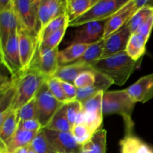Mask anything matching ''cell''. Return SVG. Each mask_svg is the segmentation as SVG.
I'll return each mask as SVG.
<instances>
[{"mask_svg":"<svg viewBox=\"0 0 153 153\" xmlns=\"http://www.w3.org/2000/svg\"><path fill=\"white\" fill-rule=\"evenodd\" d=\"M137 64L138 61H134L124 51L100 60L91 67L110 79L114 85L122 86L129 79Z\"/></svg>","mask_w":153,"mask_h":153,"instance_id":"cell-1","label":"cell"},{"mask_svg":"<svg viewBox=\"0 0 153 153\" xmlns=\"http://www.w3.org/2000/svg\"><path fill=\"white\" fill-rule=\"evenodd\" d=\"M135 104L126 89L107 91L103 94V114L120 115L125 122L126 134H131L134 127L131 115Z\"/></svg>","mask_w":153,"mask_h":153,"instance_id":"cell-2","label":"cell"},{"mask_svg":"<svg viewBox=\"0 0 153 153\" xmlns=\"http://www.w3.org/2000/svg\"><path fill=\"white\" fill-rule=\"evenodd\" d=\"M48 78L34 69L25 71L16 81V94L11 105V110L17 111L31 101L37 95Z\"/></svg>","mask_w":153,"mask_h":153,"instance_id":"cell-3","label":"cell"},{"mask_svg":"<svg viewBox=\"0 0 153 153\" xmlns=\"http://www.w3.org/2000/svg\"><path fill=\"white\" fill-rule=\"evenodd\" d=\"M40 1V0H13V10L19 24L18 28L37 38L38 41Z\"/></svg>","mask_w":153,"mask_h":153,"instance_id":"cell-4","label":"cell"},{"mask_svg":"<svg viewBox=\"0 0 153 153\" xmlns=\"http://www.w3.org/2000/svg\"><path fill=\"white\" fill-rule=\"evenodd\" d=\"M129 0H98L85 13L69 22L68 26L79 27L91 22H103L110 19L124 7Z\"/></svg>","mask_w":153,"mask_h":153,"instance_id":"cell-5","label":"cell"},{"mask_svg":"<svg viewBox=\"0 0 153 153\" xmlns=\"http://www.w3.org/2000/svg\"><path fill=\"white\" fill-rule=\"evenodd\" d=\"M37 120L42 128H46L56 112L64 105L58 101L49 91L46 82L43 84L35 97Z\"/></svg>","mask_w":153,"mask_h":153,"instance_id":"cell-6","label":"cell"},{"mask_svg":"<svg viewBox=\"0 0 153 153\" xmlns=\"http://www.w3.org/2000/svg\"><path fill=\"white\" fill-rule=\"evenodd\" d=\"M1 62L10 74V79L16 81L24 73L18 43V29L10 35L8 41L0 49Z\"/></svg>","mask_w":153,"mask_h":153,"instance_id":"cell-7","label":"cell"},{"mask_svg":"<svg viewBox=\"0 0 153 153\" xmlns=\"http://www.w3.org/2000/svg\"><path fill=\"white\" fill-rule=\"evenodd\" d=\"M105 92L101 91L82 103L84 123L95 134L102 128L103 122L102 100Z\"/></svg>","mask_w":153,"mask_h":153,"instance_id":"cell-8","label":"cell"},{"mask_svg":"<svg viewBox=\"0 0 153 153\" xmlns=\"http://www.w3.org/2000/svg\"><path fill=\"white\" fill-rule=\"evenodd\" d=\"M18 43L22 68L25 73L32 66L39 52L40 43L35 37L18 28Z\"/></svg>","mask_w":153,"mask_h":153,"instance_id":"cell-9","label":"cell"},{"mask_svg":"<svg viewBox=\"0 0 153 153\" xmlns=\"http://www.w3.org/2000/svg\"><path fill=\"white\" fill-rule=\"evenodd\" d=\"M46 138L56 153H80L82 145L75 139L71 132H59L43 128Z\"/></svg>","mask_w":153,"mask_h":153,"instance_id":"cell-10","label":"cell"},{"mask_svg":"<svg viewBox=\"0 0 153 153\" xmlns=\"http://www.w3.org/2000/svg\"><path fill=\"white\" fill-rule=\"evenodd\" d=\"M106 21L91 22L77 27L73 31L70 45L76 43L92 44L103 38Z\"/></svg>","mask_w":153,"mask_h":153,"instance_id":"cell-11","label":"cell"},{"mask_svg":"<svg viewBox=\"0 0 153 153\" xmlns=\"http://www.w3.org/2000/svg\"><path fill=\"white\" fill-rule=\"evenodd\" d=\"M67 13V0H40L38 8L39 37L49 22Z\"/></svg>","mask_w":153,"mask_h":153,"instance_id":"cell-12","label":"cell"},{"mask_svg":"<svg viewBox=\"0 0 153 153\" xmlns=\"http://www.w3.org/2000/svg\"><path fill=\"white\" fill-rule=\"evenodd\" d=\"M58 52V47L49 50L39 51L30 69L37 70L48 79L53 77L59 67Z\"/></svg>","mask_w":153,"mask_h":153,"instance_id":"cell-13","label":"cell"},{"mask_svg":"<svg viewBox=\"0 0 153 153\" xmlns=\"http://www.w3.org/2000/svg\"><path fill=\"white\" fill-rule=\"evenodd\" d=\"M131 34H132L129 28L123 26L117 31L108 37L105 43L104 50L101 59H104L126 51Z\"/></svg>","mask_w":153,"mask_h":153,"instance_id":"cell-14","label":"cell"},{"mask_svg":"<svg viewBox=\"0 0 153 153\" xmlns=\"http://www.w3.org/2000/svg\"><path fill=\"white\" fill-rule=\"evenodd\" d=\"M135 13L134 0H129V1L117 13L106 20L103 38H107L108 37L123 28Z\"/></svg>","mask_w":153,"mask_h":153,"instance_id":"cell-15","label":"cell"},{"mask_svg":"<svg viewBox=\"0 0 153 153\" xmlns=\"http://www.w3.org/2000/svg\"><path fill=\"white\" fill-rule=\"evenodd\" d=\"M126 91L135 102H148L153 98V73L141 77Z\"/></svg>","mask_w":153,"mask_h":153,"instance_id":"cell-16","label":"cell"},{"mask_svg":"<svg viewBox=\"0 0 153 153\" xmlns=\"http://www.w3.org/2000/svg\"><path fill=\"white\" fill-rule=\"evenodd\" d=\"M18 27L19 24L13 5L0 11V49L5 46L10 35L18 29Z\"/></svg>","mask_w":153,"mask_h":153,"instance_id":"cell-17","label":"cell"},{"mask_svg":"<svg viewBox=\"0 0 153 153\" xmlns=\"http://www.w3.org/2000/svg\"><path fill=\"white\" fill-rule=\"evenodd\" d=\"M96 78H97V81H96V83L94 86L78 89L76 100L83 103L88 100L91 99V97H94L99 92L107 91L109 87L114 85L113 82L110 79H108L105 76L97 71H96Z\"/></svg>","mask_w":153,"mask_h":153,"instance_id":"cell-18","label":"cell"},{"mask_svg":"<svg viewBox=\"0 0 153 153\" xmlns=\"http://www.w3.org/2000/svg\"><path fill=\"white\" fill-rule=\"evenodd\" d=\"M94 70L91 66L78 63H72L67 65L61 66L54 75L53 78L74 84V82L81 73L86 71Z\"/></svg>","mask_w":153,"mask_h":153,"instance_id":"cell-19","label":"cell"},{"mask_svg":"<svg viewBox=\"0 0 153 153\" xmlns=\"http://www.w3.org/2000/svg\"><path fill=\"white\" fill-rule=\"evenodd\" d=\"M19 126L16 111H10L6 116L4 121L0 123V142L1 144L6 146L11 140Z\"/></svg>","mask_w":153,"mask_h":153,"instance_id":"cell-20","label":"cell"},{"mask_svg":"<svg viewBox=\"0 0 153 153\" xmlns=\"http://www.w3.org/2000/svg\"><path fill=\"white\" fill-rule=\"evenodd\" d=\"M121 153H153V149L149 145L134 136L133 133L126 134L120 141Z\"/></svg>","mask_w":153,"mask_h":153,"instance_id":"cell-21","label":"cell"},{"mask_svg":"<svg viewBox=\"0 0 153 153\" xmlns=\"http://www.w3.org/2000/svg\"><path fill=\"white\" fill-rule=\"evenodd\" d=\"M91 44L86 43H76L67 46L58 52V63L59 67L76 62L84 55L88 48Z\"/></svg>","mask_w":153,"mask_h":153,"instance_id":"cell-22","label":"cell"},{"mask_svg":"<svg viewBox=\"0 0 153 153\" xmlns=\"http://www.w3.org/2000/svg\"><path fill=\"white\" fill-rule=\"evenodd\" d=\"M107 133L101 128L92 136L91 139L82 145L80 153H106Z\"/></svg>","mask_w":153,"mask_h":153,"instance_id":"cell-23","label":"cell"},{"mask_svg":"<svg viewBox=\"0 0 153 153\" xmlns=\"http://www.w3.org/2000/svg\"><path fill=\"white\" fill-rule=\"evenodd\" d=\"M148 39L141 34L134 32L131 34L127 45L126 52L128 56L134 61H139L144 55L146 51V44Z\"/></svg>","mask_w":153,"mask_h":153,"instance_id":"cell-24","label":"cell"},{"mask_svg":"<svg viewBox=\"0 0 153 153\" xmlns=\"http://www.w3.org/2000/svg\"><path fill=\"white\" fill-rule=\"evenodd\" d=\"M98 0H67V14L69 22L86 13Z\"/></svg>","mask_w":153,"mask_h":153,"instance_id":"cell-25","label":"cell"},{"mask_svg":"<svg viewBox=\"0 0 153 153\" xmlns=\"http://www.w3.org/2000/svg\"><path fill=\"white\" fill-rule=\"evenodd\" d=\"M37 133L38 132L26 131V130L18 128L17 131L15 133L14 136L9 142L8 144L6 146L1 144V146H4L6 149H9V150H15V149H19V148L29 146L31 145L33 140L37 136Z\"/></svg>","mask_w":153,"mask_h":153,"instance_id":"cell-26","label":"cell"},{"mask_svg":"<svg viewBox=\"0 0 153 153\" xmlns=\"http://www.w3.org/2000/svg\"><path fill=\"white\" fill-rule=\"evenodd\" d=\"M105 40L106 38H102V40H99L96 43H92L88 48L84 55L74 63L91 66L92 64H95L96 62L100 61L102 58V55L103 50H104Z\"/></svg>","mask_w":153,"mask_h":153,"instance_id":"cell-27","label":"cell"},{"mask_svg":"<svg viewBox=\"0 0 153 153\" xmlns=\"http://www.w3.org/2000/svg\"><path fill=\"white\" fill-rule=\"evenodd\" d=\"M66 105V104H65ZM63 105L56 112L50 122L45 128L59 132H70L71 126L69 123L66 112V105Z\"/></svg>","mask_w":153,"mask_h":153,"instance_id":"cell-28","label":"cell"},{"mask_svg":"<svg viewBox=\"0 0 153 153\" xmlns=\"http://www.w3.org/2000/svg\"><path fill=\"white\" fill-rule=\"evenodd\" d=\"M152 15H153V8L149 7H144L137 10L129 19L128 22L124 25L129 28L131 34L136 32L137 28L143 23H144Z\"/></svg>","mask_w":153,"mask_h":153,"instance_id":"cell-29","label":"cell"},{"mask_svg":"<svg viewBox=\"0 0 153 153\" xmlns=\"http://www.w3.org/2000/svg\"><path fill=\"white\" fill-rule=\"evenodd\" d=\"M68 24L69 18L67 13H64V14L61 15V16L54 19L52 22H49V25L40 33V37H39V42H40V43L42 40H43L46 37H49L50 34H53L54 32L58 31L61 28H63L65 25H67Z\"/></svg>","mask_w":153,"mask_h":153,"instance_id":"cell-30","label":"cell"},{"mask_svg":"<svg viewBox=\"0 0 153 153\" xmlns=\"http://www.w3.org/2000/svg\"><path fill=\"white\" fill-rule=\"evenodd\" d=\"M68 25H65L58 31H55L53 34H50L49 37H46L43 40H42L39 46V51L43 50H49V49H54L58 47V45L62 40L64 34H65Z\"/></svg>","mask_w":153,"mask_h":153,"instance_id":"cell-31","label":"cell"},{"mask_svg":"<svg viewBox=\"0 0 153 153\" xmlns=\"http://www.w3.org/2000/svg\"><path fill=\"white\" fill-rule=\"evenodd\" d=\"M31 146L36 153H56L46 138L43 129L37 133Z\"/></svg>","mask_w":153,"mask_h":153,"instance_id":"cell-32","label":"cell"},{"mask_svg":"<svg viewBox=\"0 0 153 153\" xmlns=\"http://www.w3.org/2000/svg\"><path fill=\"white\" fill-rule=\"evenodd\" d=\"M71 134L75 137L76 140L80 143L81 145H83L87 141L90 140L94 135V133L90 129L89 127L85 123L76 124L73 128H71Z\"/></svg>","mask_w":153,"mask_h":153,"instance_id":"cell-33","label":"cell"},{"mask_svg":"<svg viewBox=\"0 0 153 153\" xmlns=\"http://www.w3.org/2000/svg\"><path fill=\"white\" fill-rule=\"evenodd\" d=\"M16 112H17L19 122H20V121L28 120H37V106H36L35 97L33 100H31L30 102H28V103L24 105L19 110L16 111Z\"/></svg>","mask_w":153,"mask_h":153,"instance_id":"cell-34","label":"cell"},{"mask_svg":"<svg viewBox=\"0 0 153 153\" xmlns=\"http://www.w3.org/2000/svg\"><path fill=\"white\" fill-rule=\"evenodd\" d=\"M66 112L71 128L76 125L79 115L82 111V103L79 100H73L66 103Z\"/></svg>","mask_w":153,"mask_h":153,"instance_id":"cell-35","label":"cell"},{"mask_svg":"<svg viewBox=\"0 0 153 153\" xmlns=\"http://www.w3.org/2000/svg\"><path fill=\"white\" fill-rule=\"evenodd\" d=\"M46 84L48 85V88H49V91L52 93V95L58 100L61 102L67 103L68 102H70L68 100V99L66 97L65 94L64 92V90H63L62 86H61V84L60 82L59 79H56V78H49L48 79V80L46 81Z\"/></svg>","mask_w":153,"mask_h":153,"instance_id":"cell-36","label":"cell"},{"mask_svg":"<svg viewBox=\"0 0 153 153\" xmlns=\"http://www.w3.org/2000/svg\"><path fill=\"white\" fill-rule=\"evenodd\" d=\"M96 81H97L96 71L91 70L81 73L74 82V85L78 89H82V88L94 86L96 83Z\"/></svg>","mask_w":153,"mask_h":153,"instance_id":"cell-37","label":"cell"},{"mask_svg":"<svg viewBox=\"0 0 153 153\" xmlns=\"http://www.w3.org/2000/svg\"><path fill=\"white\" fill-rule=\"evenodd\" d=\"M18 128L26 130V131H35V132H39L40 130L43 129L41 125H40V123L37 119L20 121V122H19Z\"/></svg>","mask_w":153,"mask_h":153,"instance_id":"cell-38","label":"cell"},{"mask_svg":"<svg viewBox=\"0 0 153 153\" xmlns=\"http://www.w3.org/2000/svg\"><path fill=\"white\" fill-rule=\"evenodd\" d=\"M60 82H61V86H62L63 90H64V94H65L66 97L68 99L69 101L76 100V98H77L78 88L75 86L74 84L61 80H60Z\"/></svg>","mask_w":153,"mask_h":153,"instance_id":"cell-39","label":"cell"},{"mask_svg":"<svg viewBox=\"0 0 153 153\" xmlns=\"http://www.w3.org/2000/svg\"><path fill=\"white\" fill-rule=\"evenodd\" d=\"M153 27V15L150 16L144 23L142 24L138 28H137V31L136 32L138 33V34H141L143 37H146L147 39H149V36H150L151 31H152Z\"/></svg>","mask_w":153,"mask_h":153,"instance_id":"cell-40","label":"cell"},{"mask_svg":"<svg viewBox=\"0 0 153 153\" xmlns=\"http://www.w3.org/2000/svg\"><path fill=\"white\" fill-rule=\"evenodd\" d=\"M29 147L30 146L19 148V149H15V150H9V149H6L4 146H0V153H28Z\"/></svg>","mask_w":153,"mask_h":153,"instance_id":"cell-41","label":"cell"},{"mask_svg":"<svg viewBox=\"0 0 153 153\" xmlns=\"http://www.w3.org/2000/svg\"><path fill=\"white\" fill-rule=\"evenodd\" d=\"M13 5V0H0V11L8 9Z\"/></svg>","mask_w":153,"mask_h":153,"instance_id":"cell-42","label":"cell"},{"mask_svg":"<svg viewBox=\"0 0 153 153\" xmlns=\"http://www.w3.org/2000/svg\"><path fill=\"white\" fill-rule=\"evenodd\" d=\"M28 153H36V152L34 150V149H33V148L31 147V146H30L29 149H28Z\"/></svg>","mask_w":153,"mask_h":153,"instance_id":"cell-43","label":"cell"}]
</instances>
